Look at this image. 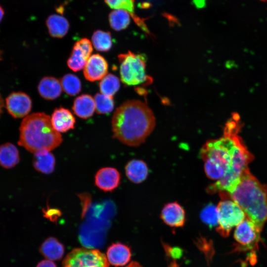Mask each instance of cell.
Returning <instances> with one entry per match:
<instances>
[{
  "label": "cell",
  "mask_w": 267,
  "mask_h": 267,
  "mask_svg": "<svg viewBox=\"0 0 267 267\" xmlns=\"http://www.w3.org/2000/svg\"><path fill=\"white\" fill-rule=\"evenodd\" d=\"M217 209L218 225L216 230L224 237L228 236L231 229L246 218L244 212L233 200H223L219 202Z\"/></svg>",
  "instance_id": "52a82bcc"
},
{
  "label": "cell",
  "mask_w": 267,
  "mask_h": 267,
  "mask_svg": "<svg viewBox=\"0 0 267 267\" xmlns=\"http://www.w3.org/2000/svg\"><path fill=\"white\" fill-rule=\"evenodd\" d=\"M92 50V44L87 38H83L76 42L67 60L68 67L75 72L84 69Z\"/></svg>",
  "instance_id": "30bf717a"
},
{
  "label": "cell",
  "mask_w": 267,
  "mask_h": 267,
  "mask_svg": "<svg viewBox=\"0 0 267 267\" xmlns=\"http://www.w3.org/2000/svg\"><path fill=\"white\" fill-rule=\"evenodd\" d=\"M127 267H142L141 265L136 261H133L130 263Z\"/></svg>",
  "instance_id": "d590c367"
},
{
  "label": "cell",
  "mask_w": 267,
  "mask_h": 267,
  "mask_svg": "<svg viewBox=\"0 0 267 267\" xmlns=\"http://www.w3.org/2000/svg\"><path fill=\"white\" fill-rule=\"evenodd\" d=\"M20 161L19 153L16 146L10 142L0 145V166L5 169L15 167Z\"/></svg>",
  "instance_id": "603a6c76"
},
{
  "label": "cell",
  "mask_w": 267,
  "mask_h": 267,
  "mask_svg": "<svg viewBox=\"0 0 267 267\" xmlns=\"http://www.w3.org/2000/svg\"><path fill=\"white\" fill-rule=\"evenodd\" d=\"M229 194L246 216L262 229L267 221V185L262 184L248 169Z\"/></svg>",
  "instance_id": "3957f363"
},
{
  "label": "cell",
  "mask_w": 267,
  "mask_h": 267,
  "mask_svg": "<svg viewBox=\"0 0 267 267\" xmlns=\"http://www.w3.org/2000/svg\"><path fill=\"white\" fill-rule=\"evenodd\" d=\"M4 14V11L2 8L0 6V22L1 21Z\"/></svg>",
  "instance_id": "74e56055"
},
{
  "label": "cell",
  "mask_w": 267,
  "mask_h": 267,
  "mask_svg": "<svg viewBox=\"0 0 267 267\" xmlns=\"http://www.w3.org/2000/svg\"><path fill=\"white\" fill-rule=\"evenodd\" d=\"M163 247L168 258L173 260L168 267H179L175 260L180 259L183 255V251L178 247H173L166 243H163Z\"/></svg>",
  "instance_id": "d6a6232c"
},
{
  "label": "cell",
  "mask_w": 267,
  "mask_h": 267,
  "mask_svg": "<svg viewBox=\"0 0 267 267\" xmlns=\"http://www.w3.org/2000/svg\"><path fill=\"white\" fill-rule=\"evenodd\" d=\"M128 178L133 182L139 183L144 181L148 174L146 164L140 160H132L125 167Z\"/></svg>",
  "instance_id": "7402d4cb"
},
{
  "label": "cell",
  "mask_w": 267,
  "mask_h": 267,
  "mask_svg": "<svg viewBox=\"0 0 267 267\" xmlns=\"http://www.w3.org/2000/svg\"><path fill=\"white\" fill-rule=\"evenodd\" d=\"M99 87L101 93L113 97L120 88V81L117 76L109 73L101 80Z\"/></svg>",
  "instance_id": "83f0119b"
},
{
  "label": "cell",
  "mask_w": 267,
  "mask_h": 267,
  "mask_svg": "<svg viewBox=\"0 0 267 267\" xmlns=\"http://www.w3.org/2000/svg\"><path fill=\"white\" fill-rule=\"evenodd\" d=\"M8 113L14 118H21L28 116L32 108V100L26 93L21 92L11 93L5 99Z\"/></svg>",
  "instance_id": "8fae6325"
},
{
  "label": "cell",
  "mask_w": 267,
  "mask_h": 267,
  "mask_svg": "<svg viewBox=\"0 0 267 267\" xmlns=\"http://www.w3.org/2000/svg\"><path fill=\"white\" fill-rule=\"evenodd\" d=\"M111 123L114 137L129 146H137L153 130L155 119L145 104L131 100L116 109Z\"/></svg>",
  "instance_id": "6da1fadb"
},
{
  "label": "cell",
  "mask_w": 267,
  "mask_h": 267,
  "mask_svg": "<svg viewBox=\"0 0 267 267\" xmlns=\"http://www.w3.org/2000/svg\"><path fill=\"white\" fill-rule=\"evenodd\" d=\"M3 107H4L3 100L1 97V95L0 94V116L2 112V109Z\"/></svg>",
  "instance_id": "8d00e7d4"
},
{
  "label": "cell",
  "mask_w": 267,
  "mask_h": 267,
  "mask_svg": "<svg viewBox=\"0 0 267 267\" xmlns=\"http://www.w3.org/2000/svg\"><path fill=\"white\" fill-rule=\"evenodd\" d=\"M107 257L98 250L76 248L67 254L62 267H108Z\"/></svg>",
  "instance_id": "ba28073f"
},
{
  "label": "cell",
  "mask_w": 267,
  "mask_h": 267,
  "mask_svg": "<svg viewBox=\"0 0 267 267\" xmlns=\"http://www.w3.org/2000/svg\"><path fill=\"white\" fill-rule=\"evenodd\" d=\"M19 132L18 144L33 153L42 150L50 151L62 141L61 135L52 126L50 117L43 112L25 117Z\"/></svg>",
  "instance_id": "277c9868"
},
{
  "label": "cell",
  "mask_w": 267,
  "mask_h": 267,
  "mask_svg": "<svg viewBox=\"0 0 267 267\" xmlns=\"http://www.w3.org/2000/svg\"><path fill=\"white\" fill-rule=\"evenodd\" d=\"M33 164L37 171L49 174L54 170L55 159L49 151L42 150L34 153Z\"/></svg>",
  "instance_id": "ffe728a7"
},
{
  "label": "cell",
  "mask_w": 267,
  "mask_h": 267,
  "mask_svg": "<svg viewBox=\"0 0 267 267\" xmlns=\"http://www.w3.org/2000/svg\"><path fill=\"white\" fill-rule=\"evenodd\" d=\"M38 89L40 95L47 100H53L58 97L62 91L61 82L52 77H45L40 81Z\"/></svg>",
  "instance_id": "ac0fdd59"
},
{
  "label": "cell",
  "mask_w": 267,
  "mask_h": 267,
  "mask_svg": "<svg viewBox=\"0 0 267 267\" xmlns=\"http://www.w3.org/2000/svg\"><path fill=\"white\" fill-rule=\"evenodd\" d=\"M46 25L50 35L53 38H61L68 32L69 23L61 15L53 14L46 20Z\"/></svg>",
  "instance_id": "44dd1931"
},
{
  "label": "cell",
  "mask_w": 267,
  "mask_h": 267,
  "mask_svg": "<svg viewBox=\"0 0 267 267\" xmlns=\"http://www.w3.org/2000/svg\"><path fill=\"white\" fill-rule=\"evenodd\" d=\"M2 60V51L0 50V60Z\"/></svg>",
  "instance_id": "f35d334b"
},
{
  "label": "cell",
  "mask_w": 267,
  "mask_h": 267,
  "mask_svg": "<svg viewBox=\"0 0 267 267\" xmlns=\"http://www.w3.org/2000/svg\"><path fill=\"white\" fill-rule=\"evenodd\" d=\"M62 89L68 95L73 96L81 90V83L79 78L72 74H67L61 79Z\"/></svg>",
  "instance_id": "f1b7e54d"
},
{
  "label": "cell",
  "mask_w": 267,
  "mask_h": 267,
  "mask_svg": "<svg viewBox=\"0 0 267 267\" xmlns=\"http://www.w3.org/2000/svg\"><path fill=\"white\" fill-rule=\"evenodd\" d=\"M160 217L165 224L172 227H182L186 221L185 211L177 202L166 204Z\"/></svg>",
  "instance_id": "5bb4252c"
},
{
  "label": "cell",
  "mask_w": 267,
  "mask_h": 267,
  "mask_svg": "<svg viewBox=\"0 0 267 267\" xmlns=\"http://www.w3.org/2000/svg\"><path fill=\"white\" fill-rule=\"evenodd\" d=\"M54 129L58 133H65L73 129L75 118L68 109L60 107L55 109L50 117Z\"/></svg>",
  "instance_id": "2e32d148"
},
{
  "label": "cell",
  "mask_w": 267,
  "mask_h": 267,
  "mask_svg": "<svg viewBox=\"0 0 267 267\" xmlns=\"http://www.w3.org/2000/svg\"><path fill=\"white\" fill-rule=\"evenodd\" d=\"M105 3L114 9H122L130 12L134 21L141 28H146L143 21L134 13L135 0H104Z\"/></svg>",
  "instance_id": "484cf974"
},
{
  "label": "cell",
  "mask_w": 267,
  "mask_h": 267,
  "mask_svg": "<svg viewBox=\"0 0 267 267\" xmlns=\"http://www.w3.org/2000/svg\"><path fill=\"white\" fill-rule=\"evenodd\" d=\"M72 109L80 118L87 119L91 117L95 110L94 98L89 94L79 96L74 101Z\"/></svg>",
  "instance_id": "d6986e66"
},
{
  "label": "cell",
  "mask_w": 267,
  "mask_h": 267,
  "mask_svg": "<svg viewBox=\"0 0 267 267\" xmlns=\"http://www.w3.org/2000/svg\"><path fill=\"white\" fill-rule=\"evenodd\" d=\"M253 159V155L238 136L228 169L222 177L209 186L208 192L212 193L223 191L231 193L239 183L243 174L248 170V165Z\"/></svg>",
  "instance_id": "5b68a950"
},
{
  "label": "cell",
  "mask_w": 267,
  "mask_h": 267,
  "mask_svg": "<svg viewBox=\"0 0 267 267\" xmlns=\"http://www.w3.org/2000/svg\"><path fill=\"white\" fill-rule=\"evenodd\" d=\"M36 267H56V266L51 261L46 260L40 262Z\"/></svg>",
  "instance_id": "836d02e7"
},
{
  "label": "cell",
  "mask_w": 267,
  "mask_h": 267,
  "mask_svg": "<svg viewBox=\"0 0 267 267\" xmlns=\"http://www.w3.org/2000/svg\"><path fill=\"white\" fill-rule=\"evenodd\" d=\"M118 59L121 80L124 84L135 86L146 80L145 59L143 55L129 51L119 55Z\"/></svg>",
  "instance_id": "8992f818"
},
{
  "label": "cell",
  "mask_w": 267,
  "mask_h": 267,
  "mask_svg": "<svg viewBox=\"0 0 267 267\" xmlns=\"http://www.w3.org/2000/svg\"><path fill=\"white\" fill-rule=\"evenodd\" d=\"M131 255L129 246L121 243L112 244L107 251V260L115 267L127 265L131 260Z\"/></svg>",
  "instance_id": "e0dca14e"
},
{
  "label": "cell",
  "mask_w": 267,
  "mask_h": 267,
  "mask_svg": "<svg viewBox=\"0 0 267 267\" xmlns=\"http://www.w3.org/2000/svg\"><path fill=\"white\" fill-rule=\"evenodd\" d=\"M96 112L100 114L111 113L114 107V101L112 96L101 93H97L94 96Z\"/></svg>",
  "instance_id": "f546056e"
},
{
  "label": "cell",
  "mask_w": 267,
  "mask_h": 267,
  "mask_svg": "<svg viewBox=\"0 0 267 267\" xmlns=\"http://www.w3.org/2000/svg\"><path fill=\"white\" fill-rule=\"evenodd\" d=\"M92 44L98 51H107L112 45L111 33L100 30L95 31L91 37Z\"/></svg>",
  "instance_id": "4316f807"
},
{
  "label": "cell",
  "mask_w": 267,
  "mask_h": 267,
  "mask_svg": "<svg viewBox=\"0 0 267 267\" xmlns=\"http://www.w3.org/2000/svg\"><path fill=\"white\" fill-rule=\"evenodd\" d=\"M105 226L100 224H86L80 231V240L88 248L100 247L104 244L105 237Z\"/></svg>",
  "instance_id": "7c38bea8"
},
{
  "label": "cell",
  "mask_w": 267,
  "mask_h": 267,
  "mask_svg": "<svg viewBox=\"0 0 267 267\" xmlns=\"http://www.w3.org/2000/svg\"><path fill=\"white\" fill-rule=\"evenodd\" d=\"M261 0L262 1H267V0Z\"/></svg>",
  "instance_id": "ab89813d"
},
{
  "label": "cell",
  "mask_w": 267,
  "mask_h": 267,
  "mask_svg": "<svg viewBox=\"0 0 267 267\" xmlns=\"http://www.w3.org/2000/svg\"><path fill=\"white\" fill-rule=\"evenodd\" d=\"M95 185L100 189L112 191L116 189L120 182V175L118 170L112 167L99 169L95 175Z\"/></svg>",
  "instance_id": "9a60e30c"
},
{
  "label": "cell",
  "mask_w": 267,
  "mask_h": 267,
  "mask_svg": "<svg viewBox=\"0 0 267 267\" xmlns=\"http://www.w3.org/2000/svg\"><path fill=\"white\" fill-rule=\"evenodd\" d=\"M200 218L203 222L209 227L218 225V216L217 207L213 204L205 207L200 213Z\"/></svg>",
  "instance_id": "4dcf8cb0"
},
{
  "label": "cell",
  "mask_w": 267,
  "mask_h": 267,
  "mask_svg": "<svg viewBox=\"0 0 267 267\" xmlns=\"http://www.w3.org/2000/svg\"><path fill=\"white\" fill-rule=\"evenodd\" d=\"M195 244L200 251L204 254L207 262L209 263L214 253L211 241L200 236L197 238Z\"/></svg>",
  "instance_id": "1f68e13d"
},
{
  "label": "cell",
  "mask_w": 267,
  "mask_h": 267,
  "mask_svg": "<svg viewBox=\"0 0 267 267\" xmlns=\"http://www.w3.org/2000/svg\"><path fill=\"white\" fill-rule=\"evenodd\" d=\"M108 67L106 59L102 55L92 54L84 68L85 78L90 82L101 80L107 75Z\"/></svg>",
  "instance_id": "4fadbf2b"
},
{
  "label": "cell",
  "mask_w": 267,
  "mask_h": 267,
  "mask_svg": "<svg viewBox=\"0 0 267 267\" xmlns=\"http://www.w3.org/2000/svg\"><path fill=\"white\" fill-rule=\"evenodd\" d=\"M195 5L199 7H201L204 6L205 4V0H193Z\"/></svg>",
  "instance_id": "e575fe53"
},
{
  "label": "cell",
  "mask_w": 267,
  "mask_h": 267,
  "mask_svg": "<svg viewBox=\"0 0 267 267\" xmlns=\"http://www.w3.org/2000/svg\"><path fill=\"white\" fill-rule=\"evenodd\" d=\"M130 14L122 9H114L108 16L109 23L112 29L120 31L126 29L131 21Z\"/></svg>",
  "instance_id": "d4e9b609"
},
{
  "label": "cell",
  "mask_w": 267,
  "mask_h": 267,
  "mask_svg": "<svg viewBox=\"0 0 267 267\" xmlns=\"http://www.w3.org/2000/svg\"><path fill=\"white\" fill-rule=\"evenodd\" d=\"M40 251L49 260L56 261L60 260L63 257L64 247L56 238L50 237L43 243Z\"/></svg>",
  "instance_id": "cb8c5ba5"
},
{
  "label": "cell",
  "mask_w": 267,
  "mask_h": 267,
  "mask_svg": "<svg viewBox=\"0 0 267 267\" xmlns=\"http://www.w3.org/2000/svg\"><path fill=\"white\" fill-rule=\"evenodd\" d=\"M240 129L239 121L231 119L225 124L223 137L208 141L201 148L200 154L210 179H219L228 169Z\"/></svg>",
  "instance_id": "7a4b0ae2"
},
{
  "label": "cell",
  "mask_w": 267,
  "mask_h": 267,
  "mask_svg": "<svg viewBox=\"0 0 267 267\" xmlns=\"http://www.w3.org/2000/svg\"><path fill=\"white\" fill-rule=\"evenodd\" d=\"M261 229L251 220L246 218L235 229L233 237L236 241L234 252L255 251L261 241Z\"/></svg>",
  "instance_id": "9c48e42d"
}]
</instances>
